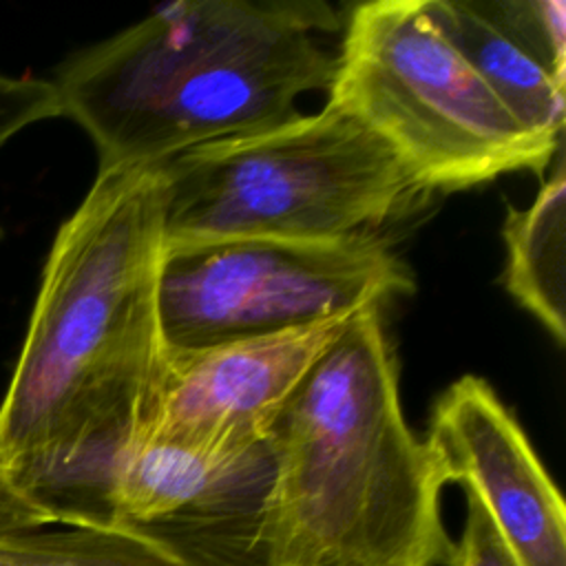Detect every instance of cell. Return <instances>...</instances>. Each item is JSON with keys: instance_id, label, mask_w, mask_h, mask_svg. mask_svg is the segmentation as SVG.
Masks as SVG:
<instances>
[{"instance_id": "16", "label": "cell", "mask_w": 566, "mask_h": 566, "mask_svg": "<svg viewBox=\"0 0 566 566\" xmlns=\"http://www.w3.org/2000/svg\"><path fill=\"white\" fill-rule=\"evenodd\" d=\"M55 517L0 469V539L53 526Z\"/></svg>"}, {"instance_id": "3", "label": "cell", "mask_w": 566, "mask_h": 566, "mask_svg": "<svg viewBox=\"0 0 566 566\" xmlns=\"http://www.w3.org/2000/svg\"><path fill=\"white\" fill-rule=\"evenodd\" d=\"M268 566H447L444 489L398 398L380 307L356 312L272 433Z\"/></svg>"}, {"instance_id": "6", "label": "cell", "mask_w": 566, "mask_h": 566, "mask_svg": "<svg viewBox=\"0 0 566 566\" xmlns=\"http://www.w3.org/2000/svg\"><path fill=\"white\" fill-rule=\"evenodd\" d=\"M411 292L409 268L371 234L325 243H170L157 270V312L168 354L310 327Z\"/></svg>"}, {"instance_id": "8", "label": "cell", "mask_w": 566, "mask_h": 566, "mask_svg": "<svg viewBox=\"0 0 566 566\" xmlns=\"http://www.w3.org/2000/svg\"><path fill=\"white\" fill-rule=\"evenodd\" d=\"M352 316L190 354L166 352L137 440L212 455L265 442L296 387Z\"/></svg>"}, {"instance_id": "9", "label": "cell", "mask_w": 566, "mask_h": 566, "mask_svg": "<svg viewBox=\"0 0 566 566\" xmlns=\"http://www.w3.org/2000/svg\"><path fill=\"white\" fill-rule=\"evenodd\" d=\"M442 484L473 495L520 566H566V506L495 389L462 376L438 398L422 440Z\"/></svg>"}, {"instance_id": "2", "label": "cell", "mask_w": 566, "mask_h": 566, "mask_svg": "<svg viewBox=\"0 0 566 566\" xmlns=\"http://www.w3.org/2000/svg\"><path fill=\"white\" fill-rule=\"evenodd\" d=\"M336 29L325 2L184 0L75 53L51 82L99 170L159 166L296 117L336 69L312 33Z\"/></svg>"}, {"instance_id": "13", "label": "cell", "mask_w": 566, "mask_h": 566, "mask_svg": "<svg viewBox=\"0 0 566 566\" xmlns=\"http://www.w3.org/2000/svg\"><path fill=\"white\" fill-rule=\"evenodd\" d=\"M480 7L557 84L566 86V4L562 0H484Z\"/></svg>"}, {"instance_id": "10", "label": "cell", "mask_w": 566, "mask_h": 566, "mask_svg": "<svg viewBox=\"0 0 566 566\" xmlns=\"http://www.w3.org/2000/svg\"><path fill=\"white\" fill-rule=\"evenodd\" d=\"M442 35L462 53L511 117L533 137L562 146L564 86L515 44L475 0H424Z\"/></svg>"}, {"instance_id": "12", "label": "cell", "mask_w": 566, "mask_h": 566, "mask_svg": "<svg viewBox=\"0 0 566 566\" xmlns=\"http://www.w3.org/2000/svg\"><path fill=\"white\" fill-rule=\"evenodd\" d=\"M0 566H181L150 542L113 526H60L0 539Z\"/></svg>"}, {"instance_id": "15", "label": "cell", "mask_w": 566, "mask_h": 566, "mask_svg": "<svg viewBox=\"0 0 566 566\" xmlns=\"http://www.w3.org/2000/svg\"><path fill=\"white\" fill-rule=\"evenodd\" d=\"M447 566H520L482 504L467 493V520Z\"/></svg>"}, {"instance_id": "14", "label": "cell", "mask_w": 566, "mask_h": 566, "mask_svg": "<svg viewBox=\"0 0 566 566\" xmlns=\"http://www.w3.org/2000/svg\"><path fill=\"white\" fill-rule=\"evenodd\" d=\"M53 117H62V106L51 80L0 73V148L27 126Z\"/></svg>"}, {"instance_id": "7", "label": "cell", "mask_w": 566, "mask_h": 566, "mask_svg": "<svg viewBox=\"0 0 566 566\" xmlns=\"http://www.w3.org/2000/svg\"><path fill=\"white\" fill-rule=\"evenodd\" d=\"M272 438L226 455L135 440L111 489V526L181 566H268Z\"/></svg>"}, {"instance_id": "4", "label": "cell", "mask_w": 566, "mask_h": 566, "mask_svg": "<svg viewBox=\"0 0 566 566\" xmlns=\"http://www.w3.org/2000/svg\"><path fill=\"white\" fill-rule=\"evenodd\" d=\"M164 245L217 239L343 241L424 192L396 155L334 104L159 164Z\"/></svg>"}, {"instance_id": "1", "label": "cell", "mask_w": 566, "mask_h": 566, "mask_svg": "<svg viewBox=\"0 0 566 566\" xmlns=\"http://www.w3.org/2000/svg\"><path fill=\"white\" fill-rule=\"evenodd\" d=\"M161 250L159 166L97 170L53 239L0 402V469L57 526H111L115 471L166 365Z\"/></svg>"}, {"instance_id": "11", "label": "cell", "mask_w": 566, "mask_h": 566, "mask_svg": "<svg viewBox=\"0 0 566 566\" xmlns=\"http://www.w3.org/2000/svg\"><path fill=\"white\" fill-rule=\"evenodd\" d=\"M555 170L524 210L509 208L502 239L506 245L504 285L531 312L557 345L566 340L564 252H566V172L555 157Z\"/></svg>"}, {"instance_id": "5", "label": "cell", "mask_w": 566, "mask_h": 566, "mask_svg": "<svg viewBox=\"0 0 566 566\" xmlns=\"http://www.w3.org/2000/svg\"><path fill=\"white\" fill-rule=\"evenodd\" d=\"M327 102L389 146L424 195L517 170L542 177L559 153L511 117L433 24L424 0L352 9Z\"/></svg>"}]
</instances>
